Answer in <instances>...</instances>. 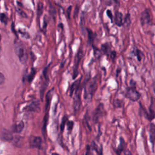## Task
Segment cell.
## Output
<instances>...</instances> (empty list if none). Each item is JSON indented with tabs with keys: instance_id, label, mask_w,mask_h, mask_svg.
<instances>
[{
	"instance_id": "7402d4cb",
	"label": "cell",
	"mask_w": 155,
	"mask_h": 155,
	"mask_svg": "<svg viewBox=\"0 0 155 155\" xmlns=\"http://www.w3.org/2000/svg\"><path fill=\"white\" fill-rule=\"evenodd\" d=\"M35 74H36L35 70L34 68H32L30 74L28 76V82H31L33 79V78H34L35 76Z\"/></svg>"
},
{
	"instance_id": "7a4b0ae2",
	"label": "cell",
	"mask_w": 155,
	"mask_h": 155,
	"mask_svg": "<svg viewBox=\"0 0 155 155\" xmlns=\"http://www.w3.org/2000/svg\"><path fill=\"white\" fill-rule=\"evenodd\" d=\"M97 78H94L89 82V84L87 85V87L85 90L84 99L88 102H90V101L91 100L92 97L97 89Z\"/></svg>"
},
{
	"instance_id": "8992f818",
	"label": "cell",
	"mask_w": 155,
	"mask_h": 155,
	"mask_svg": "<svg viewBox=\"0 0 155 155\" xmlns=\"http://www.w3.org/2000/svg\"><path fill=\"white\" fill-rule=\"evenodd\" d=\"M104 111H105V110H104V105L102 104H99L94 110L93 117V120L95 123L97 122L99 117L103 115V114L104 113Z\"/></svg>"
},
{
	"instance_id": "836d02e7",
	"label": "cell",
	"mask_w": 155,
	"mask_h": 155,
	"mask_svg": "<svg viewBox=\"0 0 155 155\" xmlns=\"http://www.w3.org/2000/svg\"><path fill=\"white\" fill-rule=\"evenodd\" d=\"M124 155H133L132 153L130 152V150H128V149H126L124 151Z\"/></svg>"
},
{
	"instance_id": "b9f144b4",
	"label": "cell",
	"mask_w": 155,
	"mask_h": 155,
	"mask_svg": "<svg viewBox=\"0 0 155 155\" xmlns=\"http://www.w3.org/2000/svg\"><path fill=\"white\" fill-rule=\"evenodd\" d=\"M154 7H155V5H154Z\"/></svg>"
},
{
	"instance_id": "30bf717a",
	"label": "cell",
	"mask_w": 155,
	"mask_h": 155,
	"mask_svg": "<svg viewBox=\"0 0 155 155\" xmlns=\"http://www.w3.org/2000/svg\"><path fill=\"white\" fill-rule=\"evenodd\" d=\"M149 135H150V141L152 145V149L154 151V147L155 144V124L153 122L150 123V124Z\"/></svg>"
},
{
	"instance_id": "ba28073f",
	"label": "cell",
	"mask_w": 155,
	"mask_h": 155,
	"mask_svg": "<svg viewBox=\"0 0 155 155\" xmlns=\"http://www.w3.org/2000/svg\"><path fill=\"white\" fill-rule=\"evenodd\" d=\"M42 139L39 136H31L30 138V145L33 148L41 149Z\"/></svg>"
},
{
	"instance_id": "ab89813d",
	"label": "cell",
	"mask_w": 155,
	"mask_h": 155,
	"mask_svg": "<svg viewBox=\"0 0 155 155\" xmlns=\"http://www.w3.org/2000/svg\"><path fill=\"white\" fill-rule=\"evenodd\" d=\"M0 41H1V35H0Z\"/></svg>"
},
{
	"instance_id": "d6986e66",
	"label": "cell",
	"mask_w": 155,
	"mask_h": 155,
	"mask_svg": "<svg viewBox=\"0 0 155 155\" xmlns=\"http://www.w3.org/2000/svg\"><path fill=\"white\" fill-rule=\"evenodd\" d=\"M24 128V123L22 121L19 122L15 127V131L17 133H21Z\"/></svg>"
},
{
	"instance_id": "7c38bea8",
	"label": "cell",
	"mask_w": 155,
	"mask_h": 155,
	"mask_svg": "<svg viewBox=\"0 0 155 155\" xmlns=\"http://www.w3.org/2000/svg\"><path fill=\"white\" fill-rule=\"evenodd\" d=\"M140 108L142 109V110H143L142 112L143 113L145 116L146 117V118H147L150 122V121H152V120L155 118V111H154V110L153 109L151 105H150V107H149V111H148V112H147L146 110H145L143 108V107H142V106L141 105V104H140Z\"/></svg>"
},
{
	"instance_id": "f546056e",
	"label": "cell",
	"mask_w": 155,
	"mask_h": 155,
	"mask_svg": "<svg viewBox=\"0 0 155 155\" xmlns=\"http://www.w3.org/2000/svg\"><path fill=\"white\" fill-rule=\"evenodd\" d=\"M107 16H108V18L111 19V22H113V15H112L111 12L110 10H107Z\"/></svg>"
},
{
	"instance_id": "83f0119b",
	"label": "cell",
	"mask_w": 155,
	"mask_h": 155,
	"mask_svg": "<svg viewBox=\"0 0 155 155\" xmlns=\"http://www.w3.org/2000/svg\"><path fill=\"white\" fill-rule=\"evenodd\" d=\"M67 120V118L66 117H64L63 118V119H62V124H61V129L62 131L64 130V126H65V124Z\"/></svg>"
},
{
	"instance_id": "f1b7e54d",
	"label": "cell",
	"mask_w": 155,
	"mask_h": 155,
	"mask_svg": "<svg viewBox=\"0 0 155 155\" xmlns=\"http://www.w3.org/2000/svg\"><path fill=\"white\" fill-rule=\"evenodd\" d=\"M5 80V78L4 75L0 72V85H2L4 82Z\"/></svg>"
},
{
	"instance_id": "4dcf8cb0",
	"label": "cell",
	"mask_w": 155,
	"mask_h": 155,
	"mask_svg": "<svg viewBox=\"0 0 155 155\" xmlns=\"http://www.w3.org/2000/svg\"><path fill=\"white\" fill-rule=\"evenodd\" d=\"M116 52L113 50V51H111V53H110V56H111V58L114 60V59L116 58Z\"/></svg>"
},
{
	"instance_id": "cb8c5ba5",
	"label": "cell",
	"mask_w": 155,
	"mask_h": 155,
	"mask_svg": "<svg viewBox=\"0 0 155 155\" xmlns=\"http://www.w3.org/2000/svg\"><path fill=\"white\" fill-rule=\"evenodd\" d=\"M87 31H88V41L90 43H91L93 40V33L92 31L89 28H87Z\"/></svg>"
},
{
	"instance_id": "484cf974",
	"label": "cell",
	"mask_w": 155,
	"mask_h": 155,
	"mask_svg": "<svg viewBox=\"0 0 155 155\" xmlns=\"http://www.w3.org/2000/svg\"><path fill=\"white\" fill-rule=\"evenodd\" d=\"M113 104L115 106V107L120 108V107H122V101L119 100V99L114 100V102H113Z\"/></svg>"
},
{
	"instance_id": "3957f363",
	"label": "cell",
	"mask_w": 155,
	"mask_h": 155,
	"mask_svg": "<svg viewBox=\"0 0 155 155\" xmlns=\"http://www.w3.org/2000/svg\"><path fill=\"white\" fill-rule=\"evenodd\" d=\"M125 97L133 102L138 101L140 97V93L136 90V86H130L126 88L124 92Z\"/></svg>"
},
{
	"instance_id": "4316f807",
	"label": "cell",
	"mask_w": 155,
	"mask_h": 155,
	"mask_svg": "<svg viewBox=\"0 0 155 155\" xmlns=\"http://www.w3.org/2000/svg\"><path fill=\"white\" fill-rule=\"evenodd\" d=\"M73 122L72 121H68L67 123V128L69 131H71L73 127Z\"/></svg>"
},
{
	"instance_id": "4fadbf2b",
	"label": "cell",
	"mask_w": 155,
	"mask_h": 155,
	"mask_svg": "<svg viewBox=\"0 0 155 155\" xmlns=\"http://www.w3.org/2000/svg\"><path fill=\"white\" fill-rule=\"evenodd\" d=\"M114 23L118 27H121L124 24V19H123V15L121 12L119 11H116L114 15Z\"/></svg>"
},
{
	"instance_id": "5bb4252c",
	"label": "cell",
	"mask_w": 155,
	"mask_h": 155,
	"mask_svg": "<svg viewBox=\"0 0 155 155\" xmlns=\"http://www.w3.org/2000/svg\"><path fill=\"white\" fill-rule=\"evenodd\" d=\"M2 138L7 141H10L13 139V136L12 133L7 130H2L1 132Z\"/></svg>"
},
{
	"instance_id": "e575fe53",
	"label": "cell",
	"mask_w": 155,
	"mask_h": 155,
	"mask_svg": "<svg viewBox=\"0 0 155 155\" xmlns=\"http://www.w3.org/2000/svg\"><path fill=\"white\" fill-rule=\"evenodd\" d=\"M99 155H104L103 154V150H102V147H101V148H100V150L99 151Z\"/></svg>"
},
{
	"instance_id": "9c48e42d",
	"label": "cell",
	"mask_w": 155,
	"mask_h": 155,
	"mask_svg": "<svg viewBox=\"0 0 155 155\" xmlns=\"http://www.w3.org/2000/svg\"><path fill=\"white\" fill-rule=\"evenodd\" d=\"M127 147V143L123 137H119V143L117 147L115 149L116 155H121V153L125 150Z\"/></svg>"
},
{
	"instance_id": "9a60e30c",
	"label": "cell",
	"mask_w": 155,
	"mask_h": 155,
	"mask_svg": "<svg viewBox=\"0 0 155 155\" xmlns=\"http://www.w3.org/2000/svg\"><path fill=\"white\" fill-rule=\"evenodd\" d=\"M133 53L134 54V55L137 58V59L139 61H141L142 59L144 57V54L139 49H138L137 48L135 47L134 49H133Z\"/></svg>"
},
{
	"instance_id": "52a82bcc",
	"label": "cell",
	"mask_w": 155,
	"mask_h": 155,
	"mask_svg": "<svg viewBox=\"0 0 155 155\" xmlns=\"http://www.w3.org/2000/svg\"><path fill=\"white\" fill-rule=\"evenodd\" d=\"M25 110L27 111L38 112L40 110V103L38 100H35L31 102L29 105L25 107Z\"/></svg>"
},
{
	"instance_id": "8d00e7d4",
	"label": "cell",
	"mask_w": 155,
	"mask_h": 155,
	"mask_svg": "<svg viewBox=\"0 0 155 155\" xmlns=\"http://www.w3.org/2000/svg\"><path fill=\"white\" fill-rule=\"evenodd\" d=\"M153 91H154V94H155V81H154V84H153Z\"/></svg>"
},
{
	"instance_id": "44dd1931",
	"label": "cell",
	"mask_w": 155,
	"mask_h": 155,
	"mask_svg": "<svg viewBox=\"0 0 155 155\" xmlns=\"http://www.w3.org/2000/svg\"><path fill=\"white\" fill-rule=\"evenodd\" d=\"M131 24V19H130V15L129 13H127L125 18L124 19V24H125L126 26H128Z\"/></svg>"
},
{
	"instance_id": "277c9868",
	"label": "cell",
	"mask_w": 155,
	"mask_h": 155,
	"mask_svg": "<svg viewBox=\"0 0 155 155\" xmlns=\"http://www.w3.org/2000/svg\"><path fill=\"white\" fill-rule=\"evenodd\" d=\"M152 21V13L151 10L149 8H145L140 13V22L142 26L149 24Z\"/></svg>"
},
{
	"instance_id": "d4e9b609",
	"label": "cell",
	"mask_w": 155,
	"mask_h": 155,
	"mask_svg": "<svg viewBox=\"0 0 155 155\" xmlns=\"http://www.w3.org/2000/svg\"><path fill=\"white\" fill-rule=\"evenodd\" d=\"M0 21L2 22H4L5 24L7 23V17L4 13H1L0 14Z\"/></svg>"
},
{
	"instance_id": "e0dca14e",
	"label": "cell",
	"mask_w": 155,
	"mask_h": 155,
	"mask_svg": "<svg viewBox=\"0 0 155 155\" xmlns=\"http://www.w3.org/2000/svg\"><path fill=\"white\" fill-rule=\"evenodd\" d=\"M48 112L47 111V112H45V116L43 119L42 127V132L44 136H45V133H46V127H47V121H48Z\"/></svg>"
},
{
	"instance_id": "60d3db41",
	"label": "cell",
	"mask_w": 155,
	"mask_h": 155,
	"mask_svg": "<svg viewBox=\"0 0 155 155\" xmlns=\"http://www.w3.org/2000/svg\"><path fill=\"white\" fill-rule=\"evenodd\" d=\"M0 112H1V108H0Z\"/></svg>"
},
{
	"instance_id": "74e56055",
	"label": "cell",
	"mask_w": 155,
	"mask_h": 155,
	"mask_svg": "<svg viewBox=\"0 0 155 155\" xmlns=\"http://www.w3.org/2000/svg\"><path fill=\"white\" fill-rule=\"evenodd\" d=\"M51 155H59V154H58V153H53L51 154Z\"/></svg>"
},
{
	"instance_id": "f35d334b",
	"label": "cell",
	"mask_w": 155,
	"mask_h": 155,
	"mask_svg": "<svg viewBox=\"0 0 155 155\" xmlns=\"http://www.w3.org/2000/svg\"><path fill=\"white\" fill-rule=\"evenodd\" d=\"M120 71V68H118V69L117 70V74H118Z\"/></svg>"
},
{
	"instance_id": "1f68e13d",
	"label": "cell",
	"mask_w": 155,
	"mask_h": 155,
	"mask_svg": "<svg viewBox=\"0 0 155 155\" xmlns=\"http://www.w3.org/2000/svg\"><path fill=\"white\" fill-rule=\"evenodd\" d=\"M85 155H90V147L89 145L87 146V148H86V151H85Z\"/></svg>"
},
{
	"instance_id": "ac0fdd59",
	"label": "cell",
	"mask_w": 155,
	"mask_h": 155,
	"mask_svg": "<svg viewBox=\"0 0 155 155\" xmlns=\"http://www.w3.org/2000/svg\"><path fill=\"white\" fill-rule=\"evenodd\" d=\"M101 50L102 51L106 54H110V45L108 43H105L101 45Z\"/></svg>"
},
{
	"instance_id": "d590c367",
	"label": "cell",
	"mask_w": 155,
	"mask_h": 155,
	"mask_svg": "<svg viewBox=\"0 0 155 155\" xmlns=\"http://www.w3.org/2000/svg\"><path fill=\"white\" fill-rule=\"evenodd\" d=\"M78 7L77 6L76 8V10L74 11V16H77L78 15Z\"/></svg>"
},
{
	"instance_id": "6da1fadb",
	"label": "cell",
	"mask_w": 155,
	"mask_h": 155,
	"mask_svg": "<svg viewBox=\"0 0 155 155\" xmlns=\"http://www.w3.org/2000/svg\"><path fill=\"white\" fill-rule=\"evenodd\" d=\"M15 51L19 61L25 64L28 59L27 52L24 45L20 41H17L15 44Z\"/></svg>"
},
{
	"instance_id": "5b68a950",
	"label": "cell",
	"mask_w": 155,
	"mask_h": 155,
	"mask_svg": "<svg viewBox=\"0 0 155 155\" xmlns=\"http://www.w3.org/2000/svg\"><path fill=\"white\" fill-rule=\"evenodd\" d=\"M81 106V89L78 86L75 91L73 97V108L74 112H78Z\"/></svg>"
},
{
	"instance_id": "603a6c76",
	"label": "cell",
	"mask_w": 155,
	"mask_h": 155,
	"mask_svg": "<svg viewBox=\"0 0 155 155\" xmlns=\"http://www.w3.org/2000/svg\"><path fill=\"white\" fill-rule=\"evenodd\" d=\"M87 114L84 117V127H85V128H87L90 131H91V127L89 125V123H88V120L87 119Z\"/></svg>"
},
{
	"instance_id": "2e32d148",
	"label": "cell",
	"mask_w": 155,
	"mask_h": 155,
	"mask_svg": "<svg viewBox=\"0 0 155 155\" xmlns=\"http://www.w3.org/2000/svg\"><path fill=\"white\" fill-rule=\"evenodd\" d=\"M53 90H50L47 95H46V104H45V112L48 111L49 107H50V104L51 102V97L53 95Z\"/></svg>"
},
{
	"instance_id": "8fae6325",
	"label": "cell",
	"mask_w": 155,
	"mask_h": 155,
	"mask_svg": "<svg viewBox=\"0 0 155 155\" xmlns=\"http://www.w3.org/2000/svg\"><path fill=\"white\" fill-rule=\"evenodd\" d=\"M82 55H83V53H82V51L81 50H80L77 55H76V59H75V61H74V71H73V78H74L75 77H76L77 74H78V66H79V62L81 60V58L82 57Z\"/></svg>"
},
{
	"instance_id": "d6a6232c",
	"label": "cell",
	"mask_w": 155,
	"mask_h": 155,
	"mask_svg": "<svg viewBox=\"0 0 155 155\" xmlns=\"http://www.w3.org/2000/svg\"><path fill=\"white\" fill-rule=\"evenodd\" d=\"M71 6L68 7V8L67 10V16L68 18L70 17V13H71Z\"/></svg>"
},
{
	"instance_id": "ffe728a7",
	"label": "cell",
	"mask_w": 155,
	"mask_h": 155,
	"mask_svg": "<svg viewBox=\"0 0 155 155\" xmlns=\"http://www.w3.org/2000/svg\"><path fill=\"white\" fill-rule=\"evenodd\" d=\"M43 12V4L41 2H39L37 6V15L39 17Z\"/></svg>"
}]
</instances>
